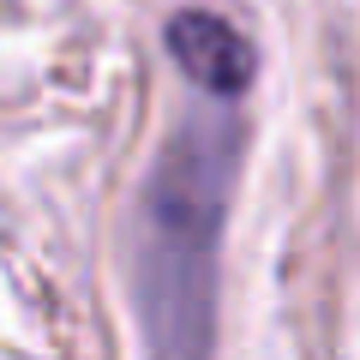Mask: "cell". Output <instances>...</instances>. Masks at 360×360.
Here are the masks:
<instances>
[{"label":"cell","instance_id":"6da1fadb","mask_svg":"<svg viewBox=\"0 0 360 360\" xmlns=\"http://www.w3.org/2000/svg\"><path fill=\"white\" fill-rule=\"evenodd\" d=\"M234 132L222 120H193L168 144L139 210V319L150 360H210L217 307V234L229 193Z\"/></svg>","mask_w":360,"mask_h":360},{"label":"cell","instance_id":"7a4b0ae2","mask_svg":"<svg viewBox=\"0 0 360 360\" xmlns=\"http://www.w3.org/2000/svg\"><path fill=\"white\" fill-rule=\"evenodd\" d=\"M168 54L210 96H240L246 78H252V42L217 13H180L168 25Z\"/></svg>","mask_w":360,"mask_h":360}]
</instances>
